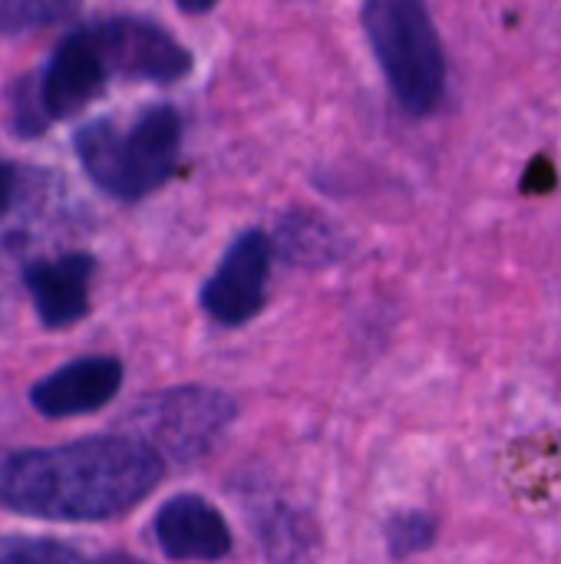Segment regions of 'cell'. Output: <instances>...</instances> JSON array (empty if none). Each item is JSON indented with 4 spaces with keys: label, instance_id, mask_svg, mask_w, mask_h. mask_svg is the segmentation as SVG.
Listing matches in <instances>:
<instances>
[{
    "label": "cell",
    "instance_id": "cell-2",
    "mask_svg": "<svg viewBox=\"0 0 561 564\" xmlns=\"http://www.w3.org/2000/svg\"><path fill=\"white\" fill-rule=\"evenodd\" d=\"M182 149V116L172 106H149L129 122L93 119L76 132V155L96 188L119 202H139L162 188Z\"/></svg>",
    "mask_w": 561,
    "mask_h": 564
},
{
    "label": "cell",
    "instance_id": "cell-5",
    "mask_svg": "<svg viewBox=\"0 0 561 564\" xmlns=\"http://www.w3.org/2000/svg\"><path fill=\"white\" fill-rule=\"evenodd\" d=\"M268 274H271V241L265 231H241L215 274L205 281L198 301L202 311L222 327H241L265 311L268 301Z\"/></svg>",
    "mask_w": 561,
    "mask_h": 564
},
{
    "label": "cell",
    "instance_id": "cell-12",
    "mask_svg": "<svg viewBox=\"0 0 561 564\" xmlns=\"http://www.w3.org/2000/svg\"><path fill=\"white\" fill-rule=\"evenodd\" d=\"M436 519L430 512H397L387 519L384 525V542H387V555L393 562H407L423 555L427 549H433L436 542Z\"/></svg>",
    "mask_w": 561,
    "mask_h": 564
},
{
    "label": "cell",
    "instance_id": "cell-11",
    "mask_svg": "<svg viewBox=\"0 0 561 564\" xmlns=\"http://www.w3.org/2000/svg\"><path fill=\"white\" fill-rule=\"evenodd\" d=\"M255 535L271 564H311L321 549L314 522L294 506L274 499L255 509Z\"/></svg>",
    "mask_w": 561,
    "mask_h": 564
},
{
    "label": "cell",
    "instance_id": "cell-10",
    "mask_svg": "<svg viewBox=\"0 0 561 564\" xmlns=\"http://www.w3.org/2000/svg\"><path fill=\"white\" fill-rule=\"evenodd\" d=\"M122 387V364L116 357H79L50 377L36 380L30 390V403L36 413L50 420L86 416L116 400Z\"/></svg>",
    "mask_w": 561,
    "mask_h": 564
},
{
    "label": "cell",
    "instance_id": "cell-4",
    "mask_svg": "<svg viewBox=\"0 0 561 564\" xmlns=\"http://www.w3.org/2000/svg\"><path fill=\"white\" fill-rule=\"evenodd\" d=\"M235 416L238 403L228 393L212 387H175L139 400L122 430L145 443L162 463L172 459L185 466L202 459Z\"/></svg>",
    "mask_w": 561,
    "mask_h": 564
},
{
    "label": "cell",
    "instance_id": "cell-15",
    "mask_svg": "<svg viewBox=\"0 0 561 564\" xmlns=\"http://www.w3.org/2000/svg\"><path fill=\"white\" fill-rule=\"evenodd\" d=\"M20 195H23V172L17 165L0 162V221L17 212Z\"/></svg>",
    "mask_w": 561,
    "mask_h": 564
},
{
    "label": "cell",
    "instance_id": "cell-14",
    "mask_svg": "<svg viewBox=\"0 0 561 564\" xmlns=\"http://www.w3.org/2000/svg\"><path fill=\"white\" fill-rule=\"evenodd\" d=\"M0 564H89L76 549L50 539L0 535Z\"/></svg>",
    "mask_w": 561,
    "mask_h": 564
},
{
    "label": "cell",
    "instance_id": "cell-16",
    "mask_svg": "<svg viewBox=\"0 0 561 564\" xmlns=\"http://www.w3.org/2000/svg\"><path fill=\"white\" fill-rule=\"evenodd\" d=\"M179 3V10H185V13H205V10H212L218 0H175Z\"/></svg>",
    "mask_w": 561,
    "mask_h": 564
},
{
    "label": "cell",
    "instance_id": "cell-3",
    "mask_svg": "<svg viewBox=\"0 0 561 564\" xmlns=\"http://www.w3.org/2000/svg\"><path fill=\"white\" fill-rule=\"evenodd\" d=\"M364 26L397 102L427 116L446 89V56L423 0H364Z\"/></svg>",
    "mask_w": 561,
    "mask_h": 564
},
{
    "label": "cell",
    "instance_id": "cell-1",
    "mask_svg": "<svg viewBox=\"0 0 561 564\" xmlns=\"http://www.w3.org/2000/svg\"><path fill=\"white\" fill-rule=\"evenodd\" d=\"M165 463L136 436H89L0 459V506L50 522H106L136 509Z\"/></svg>",
    "mask_w": 561,
    "mask_h": 564
},
{
    "label": "cell",
    "instance_id": "cell-7",
    "mask_svg": "<svg viewBox=\"0 0 561 564\" xmlns=\"http://www.w3.org/2000/svg\"><path fill=\"white\" fill-rule=\"evenodd\" d=\"M103 53L109 59L112 76H129V79H149V83H175L188 73L192 56L188 50L165 33L152 20L139 17H109L93 23Z\"/></svg>",
    "mask_w": 561,
    "mask_h": 564
},
{
    "label": "cell",
    "instance_id": "cell-17",
    "mask_svg": "<svg viewBox=\"0 0 561 564\" xmlns=\"http://www.w3.org/2000/svg\"><path fill=\"white\" fill-rule=\"evenodd\" d=\"M99 564H145L139 562V558H129V555H106Z\"/></svg>",
    "mask_w": 561,
    "mask_h": 564
},
{
    "label": "cell",
    "instance_id": "cell-8",
    "mask_svg": "<svg viewBox=\"0 0 561 564\" xmlns=\"http://www.w3.org/2000/svg\"><path fill=\"white\" fill-rule=\"evenodd\" d=\"M93 271H96V261L86 251H66L56 258H36L23 264L20 281L43 327L63 330L89 314Z\"/></svg>",
    "mask_w": 561,
    "mask_h": 564
},
{
    "label": "cell",
    "instance_id": "cell-13",
    "mask_svg": "<svg viewBox=\"0 0 561 564\" xmlns=\"http://www.w3.org/2000/svg\"><path fill=\"white\" fill-rule=\"evenodd\" d=\"M83 0H0V33H26L69 20Z\"/></svg>",
    "mask_w": 561,
    "mask_h": 564
},
{
    "label": "cell",
    "instance_id": "cell-6",
    "mask_svg": "<svg viewBox=\"0 0 561 564\" xmlns=\"http://www.w3.org/2000/svg\"><path fill=\"white\" fill-rule=\"evenodd\" d=\"M112 69L103 53V43L93 26L69 30L56 50L50 53L40 76V116L43 119H69L86 109L109 83Z\"/></svg>",
    "mask_w": 561,
    "mask_h": 564
},
{
    "label": "cell",
    "instance_id": "cell-9",
    "mask_svg": "<svg viewBox=\"0 0 561 564\" xmlns=\"http://www.w3.org/2000/svg\"><path fill=\"white\" fill-rule=\"evenodd\" d=\"M155 542L169 562H222L231 555L235 539L225 516L202 496H172L152 522Z\"/></svg>",
    "mask_w": 561,
    "mask_h": 564
}]
</instances>
